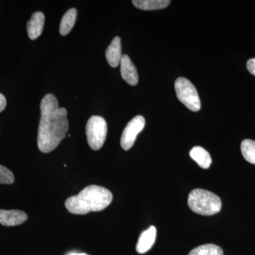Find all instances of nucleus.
Segmentation results:
<instances>
[{
    "label": "nucleus",
    "mask_w": 255,
    "mask_h": 255,
    "mask_svg": "<svg viewBox=\"0 0 255 255\" xmlns=\"http://www.w3.org/2000/svg\"><path fill=\"white\" fill-rule=\"evenodd\" d=\"M41 119L38 132V149L43 153L54 150L68 131V112L60 108L58 100L48 94L41 100Z\"/></svg>",
    "instance_id": "obj_1"
},
{
    "label": "nucleus",
    "mask_w": 255,
    "mask_h": 255,
    "mask_svg": "<svg viewBox=\"0 0 255 255\" xmlns=\"http://www.w3.org/2000/svg\"><path fill=\"white\" fill-rule=\"evenodd\" d=\"M112 199L113 195L109 189L90 185L82 189L78 195L68 198L65 205L71 214L85 215L105 209L110 206Z\"/></svg>",
    "instance_id": "obj_2"
},
{
    "label": "nucleus",
    "mask_w": 255,
    "mask_h": 255,
    "mask_svg": "<svg viewBox=\"0 0 255 255\" xmlns=\"http://www.w3.org/2000/svg\"><path fill=\"white\" fill-rule=\"evenodd\" d=\"M188 205L191 211L202 216H213L220 212L222 202L219 196L205 189L191 191L188 198Z\"/></svg>",
    "instance_id": "obj_3"
},
{
    "label": "nucleus",
    "mask_w": 255,
    "mask_h": 255,
    "mask_svg": "<svg viewBox=\"0 0 255 255\" xmlns=\"http://www.w3.org/2000/svg\"><path fill=\"white\" fill-rule=\"evenodd\" d=\"M107 124L100 116H93L89 119L86 125V135L89 145L94 150L102 148L107 138Z\"/></svg>",
    "instance_id": "obj_4"
},
{
    "label": "nucleus",
    "mask_w": 255,
    "mask_h": 255,
    "mask_svg": "<svg viewBox=\"0 0 255 255\" xmlns=\"http://www.w3.org/2000/svg\"><path fill=\"white\" fill-rule=\"evenodd\" d=\"M178 100L189 110L198 112L201 109V101L194 85L187 78H179L174 84Z\"/></svg>",
    "instance_id": "obj_5"
},
{
    "label": "nucleus",
    "mask_w": 255,
    "mask_h": 255,
    "mask_svg": "<svg viewBox=\"0 0 255 255\" xmlns=\"http://www.w3.org/2000/svg\"><path fill=\"white\" fill-rule=\"evenodd\" d=\"M145 120L142 116H137L128 122L124 128L121 138V145L125 150L131 148L137 135L143 130Z\"/></svg>",
    "instance_id": "obj_6"
},
{
    "label": "nucleus",
    "mask_w": 255,
    "mask_h": 255,
    "mask_svg": "<svg viewBox=\"0 0 255 255\" xmlns=\"http://www.w3.org/2000/svg\"><path fill=\"white\" fill-rule=\"evenodd\" d=\"M121 74L122 78L131 86H135L138 82V75H137V69L128 55H122L120 62Z\"/></svg>",
    "instance_id": "obj_7"
},
{
    "label": "nucleus",
    "mask_w": 255,
    "mask_h": 255,
    "mask_svg": "<svg viewBox=\"0 0 255 255\" xmlns=\"http://www.w3.org/2000/svg\"><path fill=\"white\" fill-rule=\"evenodd\" d=\"M26 213L18 210H0V224L4 226H16L27 221Z\"/></svg>",
    "instance_id": "obj_8"
},
{
    "label": "nucleus",
    "mask_w": 255,
    "mask_h": 255,
    "mask_svg": "<svg viewBox=\"0 0 255 255\" xmlns=\"http://www.w3.org/2000/svg\"><path fill=\"white\" fill-rule=\"evenodd\" d=\"M45 23V15L41 11L32 14L27 23V32L30 39L35 40L41 36Z\"/></svg>",
    "instance_id": "obj_9"
},
{
    "label": "nucleus",
    "mask_w": 255,
    "mask_h": 255,
    "mask_svg": "<svg viewBox=\"0 0 255 255\" xmlns=\"http://www.w3.org/2000/svg\"><path fill=\"white\" fill-rule=\"evenodd\" d=\"M157 230L155 226H150L141 233L139 238L136 246V251L139 254H143L150 251L151 248L155 244Z\"/></svg>",
    "instance_id": "obj_10"
},
{
    "label": "nucleus",
    "mask_w": 255,
    "mask_h": 255,
    "mask_svg": "<svg viewBox=\"0 0 255 255\" xmlns=\"http://www.w3.org/2000/svg\"><path fill=\"white\" fill-rule=\"evenodd\" d=\"M122 43L119 36L115 37L110 46L106 50V58L107 62L112 67L117 68L120 64L122 58Z\"/></svg>",
    "instance_id": "obj_11"
},
{
    "label": "nucleus",
    "mask_w": 255,
    "mask_h": 255,
    "mask_svg": "<svg viewBox=\"0 0 255 255\" xmlns=\"http://www.w3.org/2000/svg\"><path fill=\"white\" fill-rule=\"evenodd\" d=\"M189 155L191 158L194 159L196 163L203 169L209 168L211 162H212L211 155L208 151L200 146H196V147H193L189 152Z\"/></svg>",
    "instance_id": "obj_12"
},
{
    "label": "nucleus",
    "mask_w": 255,
    "mask_h": 255,
    "mask_svg": "<svg viewBox=\"0 0 255 255\" xmlns=\"http://www.w3.org/2000/svg\"><path fill=\"white\" fill-rule=\"evenodd\" d=\"M132 4L137 9L151 11L167 7L171 1L169 0H133Z\"/></svg>",
    "instance_id": "obj_13"
},
{
    "label": "nucleus",
    "mask_w": 255,
    "mask_h": 255,
    "mask_svg": "<svg viewBox=\"0 0 255 255\" xmlns=\"http://www.w3.org/2000/svg\"><path fill=\"white\" fill-rule=\"evenodd\" d=\"M77 14H78V12L75 8L69 9L64 14L60 25V33L62 36H66L73 29L75 21H76Z\"/></svg>",
    "instance_id": "obj_14"
},
{
    "label": "nucleus",
    "mask_w": 255,
    "mask_h": 255,
    "mask_svg": "<svg viewBox=\"0 0 255 255\" xmlns=\"http://www.w3.org/2000/svg\"><path fill=\"white\" fill-rule=\"evenodd\" d=\"M189 255H223V251L216 245L206 244L194 248Z\"/></svg>",
    "instance_id": "obj_15"
},
{
    "label": "nucleus",
    "mask_w": 255,
    "mask_h": 255,
    "mask_svg": "<svg viewBox=\"0 0 255 255\" xmlns=\"http://www.w3.org/2000/svg\"><path fill=\"white\" fill-rule=\"evenodd\" d=\"M241 152L244 158L251 164H255V141L246 139L241 143Z\"/></svg>",
    "instance_id": "obj_16"
},
{
    "label": "nucleus",
    "mask_w": 255,
    "mask_h": 255,
    "mask_svg": "<svg viewBox=\"0 0 255 255\" xmlns=\"http://www.w3.org/2000/svg\"><path fill=\"white\" fill-rule=\"evenodd\" d=\"M14 182V174L9 169L0 165V184H11Z\"/></svg>",
    "instance_id": "obj_17"
},
{
    "label": "nucleus",
    "mask_w": 255,
    "mask_h": 255,
    "mask_svg": "<svg viewBox=\"0 0 255 255\" xmlns=\"http://www.w3.org/2000/svg\"><path fill=\"white\" fill-rule=\"evenodd\" d=\"M247 68L252 75L255 76V58H252L247 63Z\"/></svg>",
    "instance_id": "obj_18"
},
{
    "label": "nucleus",
    "mask_w": 255,
    "mask_h": 255,
    "mask_svg": "<svg viewBox=\"0 0 255 255\" xmlns=\"http://www.w3.org/2000/svg\"><path fill=\"white\" fill-rule=\"evenodd\" d=\"M6 105V98L2 94L0 93V113L4 110Z\"/></svg>",
    "instance_id": "obj_19"
},
{
    "label": "nucleus",
    "mask_w": 255,
    "mask_h": 255,
    "mask_svg": "<svg viewBox=\"0 0 255 255\" xmlns=\"http://www.w3.org/2000/svg\"><path fill=\"white\" fill-rule=\"evenodd\" d=\"M68 255H88L85 254V253H70V254H69Z\"/></svg>",
    "instance_id": "obj_20"
}]
</instances>
